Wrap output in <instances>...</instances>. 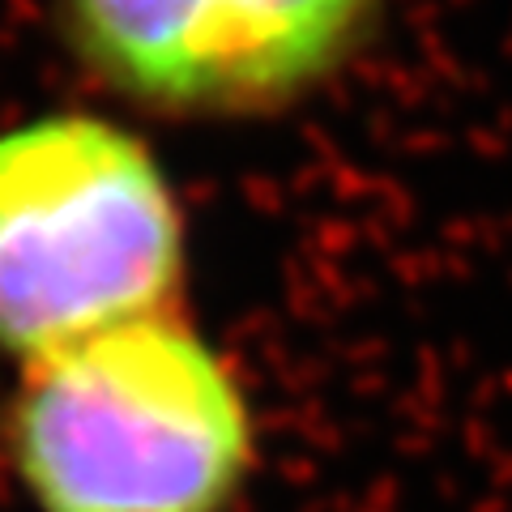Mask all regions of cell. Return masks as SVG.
<instances>
[{"label":"cell","instance_id":"cell-1","mask_svg":"<svg viewBox=\"0 0 512 512\" xmlns=\"http://www.w3.org/2000/svg\"><path fill=\"white\" fill-rule=\"evenodd\" d=\"M0 453L35 512H239L256 419L227 359L167 308L26 363Z\"/></svg>","mask_w":512,"mask_h":512},{"label":"cell","instance_id":"cell-2","mask_svg":"<svg viewBox=\"0 0 512 512\" xmlns=\"http://www.w3.org/2000/svg\"><path fill=\"white\" fill-rule=\"evenodd\" d=\"M184 218L146 141L103 116L0 133V350L35 363L167 312Z\"/></svg>","mask_w":512,"mask_h":512},{"label":"cell","instance_id":"cell-3","mask_svg":"<svg viewBox=\"0 0 512 512\" xmlns=\"http://www.w3.org/2000/svg\"><path fill=\"white\" fill-rule=\"evenodd\" d=\"M64 39L116 94L167 116H248L320 86L384 0H56Z\"/></svg>","mask_w":512,"mask_h":512}]
</instances>
